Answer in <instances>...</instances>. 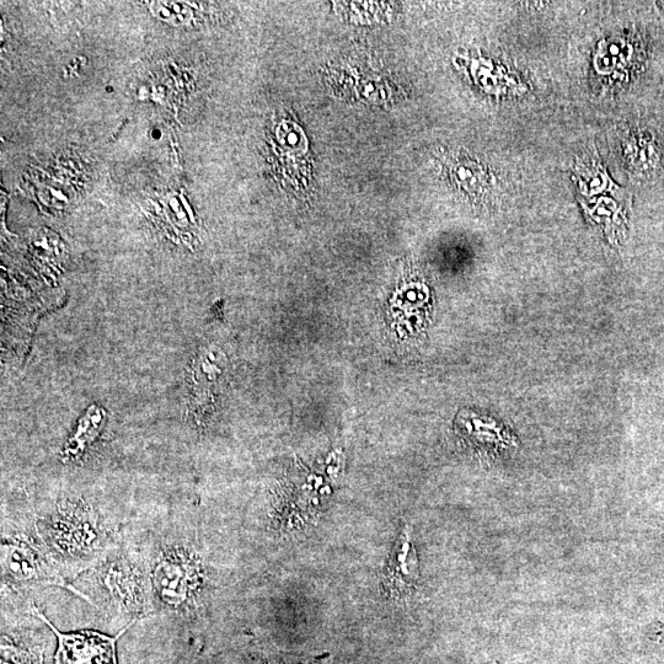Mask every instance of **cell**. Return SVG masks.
<instances>
[{
    "instance_id": "obj_3",
    "label": "cell",
    "mask_w": 664,
    "mask_h": 664,
    "mask_svg": "<svg viewBox=\"0 0 664 664\" xmlns=\"http://www.w3.org/2000/svg\"><path fill=\"white\" fill-rule=\"evenodd\" d=\"M76 581L83 583L77 588L80 598L127 626L155 610L146 559L138 544L123 537Z\"/></svg>"
},
{
    "instance_id": "obj_7",
    "label": "cell",
    "mask_w": 664,
    "mask_h": 664,
    "mask_svg": "<svg viewBox=\"0 0 664 664\" xmlns=\"http://www.w3.org/2000/svg\"><path fill=\"white\" fill-rule=\"evenodd\" d=\"M420 576L419 558L412 542L411 529H405L396 542L385 571L384 586L395 597L410 593Z\"/></svg>"
},
{
    "instance_id": "obj_5",
    "label": "cell",
    "mask_w": 664,
    "mask_h": 664,
    "mask_svg": "<svg viewBox=\"0 0 664 664\" xmlns=\"http://www.w3.org/2000/svg\"><path fill=\"white\" fill-rule=\"evenodd\" d=\"M31 609L2 608L0 664H45L50 628Z\"/></svg>"
},
{
    "instance_id": "obj_1",
    "label": "cell",
    "mask_w": 664,
    "mask_h": 664,
    "mask_svg": "<svg viewBox=\"0 0 664 664\" xmlns=\"http://www.w3.org/2000/svg\"><path fill=\"white\" fill-rule=\"evenodd\" d=\"M146 559L154 612L194 623L207 609L211 569L192 530L168 529L138 544Z\"/></svg>"
},
{
    "instance_id": "obj_8",
    "label": "cell",
    "mask_w": 664,
    "mask_h": 664,
    "mask_svg": "<svg viewBox=\"0 0 664 664\" xmlns=\"http://www.w3.org/2000/svg\"><path fill=\"white\" fill-rule=\"evenodd\" d=\"M154 16L171 25H184L192 18V9L186 2H149Z\"/></svg>"
},
{
    "instance_id": "obj_4",
    "label": "cell",
    "mask_w": 664,
    "mask_h": 664,
    "mask_svg": "<svg viewBox=\"0 0 664 664\" xmlns=\"http://www.w3.org/2000/svg\"><path fill=\"white\" fill-rule=\"evenodd\" d=\"M2 607H26V597L36 589L61 587L77 596L76 589L58 570L40 538L35 508H3Z\"/></svg>"
},
{
    "instance_id": "obj_2",
    "label": "cell",
    "mask_w": 664,
    "mask_h": 664,
    "mask_svg": "<svg viewBox=\"0 0 664 664\" xmlns=\"http://www.w3.org/2000/svg\"><path fill=\"white\" fill-rule=\"evenodd\" d=\"M35 514L37 532L69 583L94 566L123 537L104 508L82 495L62 497L44 511L35 510Z\"/></svg>"
},
{
    "instance_id": "obj_6",
    "label": "cell",
    "mask_w": 664,
    "mask_h": 664,
    "mask_svg": "<svg viewBox=\"0 0 664 664\" xmlns=\"http://www.w3.org/2000/svg\"><path fill=\"white\" fill-rule=\"evenodd\" d=\"M32 610L55 634L57 640L55 664H119L117 641L131 626H127L116 636L106 635L95 630L62 633L35 604H32Z\"/></svg>"
}]
</instances>
